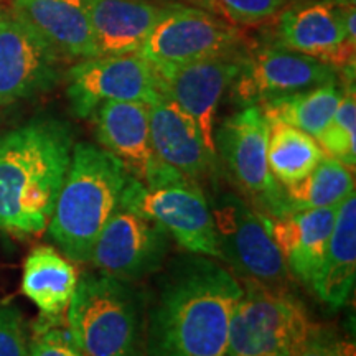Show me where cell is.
Masks as SVG:
<instances>
[{
  "label": "cell",
  "mask_w": 356,
  "mask_h": 356,
  "mask_svg": "<svg viewBox=\"0 0 356 356\" xmlns=\"http://www.w3.org/2000/svg\"><path fill=\"white\" fill-rule=\"evenodd\" d=\"M243 284L215 259L175 257L145 310L144 356H228L231 315Z\"/></svg>",
  "instance_id": "cell-1"
},
{
  "label": "cell",
  "mask_w": 356,
  "mask_h": 356,
  "mask_svg": "<svg viewBox=\"0 0 356 356\" xmlns=\"http://www.w3.org/2000/svg\"><path fill=\"white\" fill-rule=\"evenodd\" d=\"M70 124L37 118L0 137V231L15 238L43 233L68 173Z\"/></svg>",
  "instance_id": "cell-2"
},
{
  "label": "cell",
  "mask_w": 356,
  "mask_h": 356,
  "mask_svg": "<svg viewBox=\"0 0 356 356\" xmlns=\"http://www.w3.org/2000/svg\"><path fill=\"white\" fill-rule=\"evenodd\" d=\"M129 173L118 157L102 147L78 142L48 222L53 243L74 262H91L92 249L113 215Z\"/></svg>",
  "instance_id": "cell-3"
},
{
  "label": "cell",
  "mask_w": 356,
  "mask_h": 356,
  "mask_svg": "<svg viewBox=\"0 0 356 356\" xmlns=\"http://www.w3.org/2000/svg\"><path fill=\"white\" fill-rule=\"evenodd\" d=\"M65 314L71 338L86 356H144V302L131 284L84 273Z\"/></svg>",
  "instance_id": "cell-4"
},
{
  "label": "cell",
  "mask_w": 356,
  "mask_h": 356,
  "mask_svg": "<svg viewBox=\"0 0 356 356\" xmlns=\"http://www.w3.org/2000/svg\"><path fill=\"white\" fill-rule=\"evenodd\" d=\"M315 323L289 291L243 282L229 322L228 356H289Z\"/></svg>",
  "instance_id": "cell-5"
},
{
  "label": "cell",
  "mask_w": 356,
  "mask_h": 356,
  "mask_svg": "<svg viewBox=\"0 0 356 356\" xmlns=\"http://www.w3.org/2000/svg\"><path fill=\"white\" fill-rule=\"evenodd\" d=\"M220 261L243 282L287 291L289 269L270 233V218L234 193H222L213 203Z\"/></svg>",
  "instance_id": "cell-6"
},
{
  "label": "cell",
  "mask_w": 356,
  "mask_h": 356,
  "mask_svg": "<svg viewBox=\"0 0 356 356\" xmlns=\"http://www.w3.org/2000/svg\"><path fill=\"white\" fill-rule=\"evenodd\" d=\"M170 241L168 231L140 210L134 177H129L118 207L95 244L91 262L99 273L132 284L162 269Z\"/></svg>",
  "instance_id": "cell-7"
},
{
  "label": "cell",
  "mask_w": 356,
  "mask_h": 356,
  "mask_svg": "<svg viewBox=\"0 0 356 356\" xmlns=\"http://www.w3.org/2000/svg\"><path fill=\"white\" fill-rule=\"evenodd\" d=\"M267 132L269 124L259 106H244L216 127L215 147L216 157L252 207L277 218L292 210L267 163Z\"/></svg>",
  "instance_id": "cell-8"
},
{
  "label": "cell",
  "mask_w": 356,
  "mask_h": 356,
  "mask_svg": "<svg viewBox=\"0 0 356 356\" xmlns=\"http://www.w3.org/2000/svg\"><path fill=\"white\" fill-rule=\"evenodd\" d=\"M134 193L140 210L160 222L186 252L220 259L210 202L197 181L170 168L150 186L134 178Z\"/></svg>",
  "instance_id": "cell-9"
},
{
  "label": "cell",
  "mask_w": 356,
  "mask_h": 356,
  "mask_svg": "<svg viewBox=\"0 0 356 356\" xmlns=\"http://www.w3.org/2000/svg\"><path fill=\"white\" fill-rule=\"evenodd\" d=\"M241 47L239 26L200 7L175 2L167 3L140 55L154 66H173L239 53Z\"/></svg>",
  "instance_id": "cell-10"
},
{
  "label": "cell",
  "mask_w": 356,
  "mask_h": 356,
  "mask_svg": "<svg viewBox=\"0 0 356 356\" xmlns=\"http://www.w3.org/2000/svg\"><path fill=\"white\" fill-rule=\"evenodd\" d=\"M66 96L73 114L86 119L106 101L152 104L163 92L155 66L132 53L79 60L66 73Z\"/></svg>",
  "instance_id": "cell-11"
},
{
  "label": "cell",
  "mask_w": 356,
  "mask_h": 356,
  "mask_svg": "<svg viewBox=\"0 0 356 356\" xmlns=\"http://www.w3.org/2000/svg\"><path fill=\"white\" fill-rule=\"evenodd\" d=\"M279 43L333 68L355 65V2L318 0L291 3L280 12Z\"/></svg>",
  "instance_id": "cell-12"
},
{
  "label": "cell",
  "mask_w": 356,
  "mask_h": 356,
  "mask_svg": "<svg viewBox=\"0 0 356 356\" xmlns=\"http://www.w3.org/2000/svg\"><path fill=\"white\" fill-rule=\"evenodd\" d=\"M327 83H337L333 66L282 43H270L244 53L241 70L231 86L234 99L244 108Z\"/></svg>",
  "instance_id": "cell-13"
},
{
  "label": "cell",
  "mask_w": 356,
  "mask_h": 356,
  "mask_svg": "<svg viewBox=\"0 0 356 356\" xmlns=\"http://www.w3.org/2000/svg\"><path fill=\"white\" fill-rule=\"evenodd\" d=\"M63 58L13 10L0 8V106L53 89Z\"/></svg>",
  "instance_id": "cell-14"
},
{
  "label": "cell",
  "mask_w": 356,
  "mask_h": 356,
  "mask_svg": "<svg viewBox=\"0 0 356 356\" xmlns=\"http://www.w3.org/2000/svg\"><path fill=\"white\" fill-rule=\"evenodd\" d=\"M243 58L244 51H239L185 65L155 66L163 96L197 124L204 145L215 155L218 106L238 76Z\"/></svg>",
  "instance_id": "cell-15"
},
{
  "label": "cell",
  "mask_w": 356,
  "mask_h": 356,
  "mask_svg": "<svg viewBox=\"0 0 356 356\" xmlns=\"http://www.w3.org/2000/svg\"><path fill=\"white\" fill-rule=\"evenodd\" d=\"M89 118L102 149L121 160L129 175L144 186L157 180L167 163L154 154L149 106L139 101H106Z\"/></svg>",
  "instance_id": "cell-16"
},
{
  "label": "cell",
  "mask_w": 356,
  "mask_h": 356,
  "mask_svg": "<svg viewBox=\"0 0 356 356\" xmlns=\"http://www.w3.org/2000/svg\"><path fill=\"white\" fill-rule=\"evenodd\" d=\"M147 106L150 142L157 159L195 181L211 175L218 157L204 145L197 124L167 96Z\"/></svg>",
  "instance_id": "cell-17"
},
{
  "label": "cell",
  "mask_w": 356,
  "mask_h": 356,
  "mask_svg": "<svg viewBox=\"0 0 356 356\" xmlns=\"http://www.w3.org/2000/svg\"><path fill=\"white\" fill-rule=\"evenodd\" d=\"M338 208L292 210L270 218V233L286 261L289 274L307 287L312 286L323 261Z\"/></svg>",
  "instance_id": "cell-18"
},
{
  "label": "cell",
  "mask_w": 356,
  "mask_h": 356,
  "mask_svg": "<svg viewBox=\"0 0 356 356\" xmlns=\"http://www.w3.org/2000/svg\"><path fill=\"white\" fill-rule=\"evenodd\" d=\"M97 56L140 53L165 12L152 0H86Z\"/></svg>",
  "instance_id": "cell-19"
},
{
  "label": "cell",
  "mask_w": 356,
  "mask_h": 356,
  "mask_svg": "<svg viewBox=\"0 0 356 356\" xmlns=\"http://www.w3.org/2000/svg\"><path fill=\"white\" fill-rule=\"evenodd\" d=\"M12 10L63 60L97 56L86 0H15Z\"/></svg>",
  "instance_id": "cell-20"
},
{
  "label": "cell",
  "mask_w": 356,
  "mask_h": 356,
  "mask_svg": "<svg viewBox=\"0 0 356 356\" xmlns=\"http://www.w3.org/2000/svg\"><path fill=\"white\" fill-rule=\"evenodd\" d=\"M356 277V198L351 195L338 208L335 226L310 289L330 309L348 302Z\"/></svg>",
  "instance_id": "cell-21"
},
{
  "label": "cell",
  "mask_w": 356,
  "mask_h": 356,
  "mask_svg": "<svg viewBox=\"0 0 356 356\" xmlns=\"http://www.w3.org/2000/svg\"><path fill=\"white\" fill-rule=\"evenodd\" d=\"M76 284V269L51 246H38L26 256L22 291L38 307L42 317H61Z\"/></svg>",
  "instance_id": "cell-22"
},
{
  "label": "cell",
  "mask_w": 356,
  "mask_h": 356,
  "mask_svg": "<svg viewBox=\"0 0 356 356\" xmlns=\"http://www.w3.org/2000/svg\"><path fill=\"white\" fill-rule=\"evenodd\" d=\"M267 163L279 185L300 181L323 159L315 137L280 121H267Z\"/></svg>",
  "instance_id": "cell-23"
},
{
  "label": "cell",
  "mask_w": 356,
  "mask_h": 356,
  "mask_svg": "<svg viewBox=\"0 0 356 356\" xmlns=\"http://www.w3.org/2000/svg\"><path fill=\"white\" fill-rule=\"evenodd\" d=\"M341 91L337 83L307 89L259 104L267 121H280L300 129L312 137L320 136L340 104Z\"/></svg>",
  "instance_id": "cell-24"
},
{
  "label": "cell",
  "mask_w": 356,
  "mask_h": 356,
  "mask_svg": "<svg viewBox=\"0 0 356 356\" xmlns=\"http://www.w3.org/2000/svg\"><path fill=\"white\" fill-rule=\"evenodd\" d=\"M284 188L291 210L340 207L355 195V175L345 163L323 155L309 175Z\"/></svg>",
  "instance_id": "cell-25"
},
{
  "label": "cell",
  "mask_w": 356,
  "mask_h": 356,
  "mask_svg": "<svg viewBox=\"0 0 356 356\" xmlns=\"http://www.w3.org/2000/svg\"><path fill=\"white\" fill-rule=\"evenodd\" d=\"M356 97L355 86L351 84L341 95L340 104L327 124V127L320 132L317 142L320 149L327 157H332L338 162L345 163L351 170L356 165Z\"/></svg>",
  "instance_id": "cell-26"
},
{
  "label": "cell",
  "mask_w": 356,
  "mask_h": 356,
  "mask_svg": "<svg viewBox=\"0 0 356 356\" xmlns=\"http://www.w3.org/2000/svg\"><path fill=\"white\" fill-rule=\"evenodd\" d=\"M195 7L213 13L234 26L261 24L280 13L293 0H190Z\"/></svg>",
  "instance_id": "cell-27"
},
{
  "label": "cell",
  "mask_w": 356,
  "mask_h": 356,
  "mask_svg": "<svg viewBox=\"0 0 356 356\" xmlns=\"http://www.w3.org/2000/svg\"><path fill=\"white\" fill-rule=\"evenodd\" d=\"M61 317H40L29 338V356H86L71 338Z\"/></svg>",
  "instance_id": "cell-28"
},
{
  "label": "cell",
  "mask_w": 356,
  "mask_h": 356,
  "mask_svg": "<svg viewBox=\"0 0 356 356\" xmlns=\"http://www.w3.org/2000/svg\"><path fill=\"white\" fill-rule=\"evenodd\" d=\"M289 356H356V348L350 338L315 325L305 340Z\"/></svg>",
  "instance_id": "cell-29"
},
{
  "label": "cell",
  "mask_w": 356,
  "mask_h": 356,
  "mask_svg": "<svg viewBox=\"0 0 356 356\" xmlns=\"http://www.w3.org/2000/svg\"><path fill=\"white\" fill-rule=\"evenodd\" d=\"M0 356H29L24 315L12 304H0Z\"/></svg>",
  "instance_id": "cell-30"
},
{
  "label": "cell",
  "mask_w": 356,
  "mask_h": 356,
  "mask_svg": "<svg viewBox=\"0 0 356 356\" xmlns=\"http://www.w3.org/2000/svg\"><path fill=\"white\" fill-rule=\"evenodd\" d=\"M152 2H157V3H175L173 0H152Z\"/></svg>",
  "instance_id": "cell-31"
}]
</instances>
